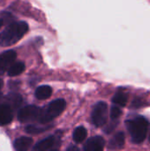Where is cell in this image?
<instances>
[{"instance_id":"cell-1","label":"cell","mask_w":150,"mask_h":151,"mask_svg":"<svg viewBox=\"0 0 150 151\" xmlns=\"http://www.w3.org/2000/svg\"><path fill=\"white\" fill-rule=\"evenodd\" d=\"M28 25L25 21H18L10 24L0 33V46L8 47L19 42L27 32Z\"/></svg>"},{"instance_id":"cell-2","label":"cell","mask_w":150,"mask_h":151,"mask_svg":"<svg viewBox=\"0 0 150 151\" xmlns=\"http://www.w3.org/2000/svg\"><path fill=\"white\" fill-rule=\"evenodd\" d=\"M127 129L131 134L132 141L134 143H141L148 134L149 122L143 117H136L126 122Z\"/></svg>"},{"instance_id":"cell-3","label":"cell","mask_w":150,"mask_h":151,"mask_svg":"<svg viewBox=\"0 0 150 151\" xmlns=\"http://www.w3.org/2000/svg\"><path fill=\"white\" fill-rule=\"evenodd\" d=\"M65 106L66 103L64 99H57L52 101L44 110H42L39 119V122L41 124H47L50 122L64 111Z\"/></svg>"},{"instance_id":"cell-4","label":"cell","mask_w":150,"mask_h":151,"mask_svg":"<svg viewBox=\"0 0 150 151\" xmlns=\"http://www.w3.org/2000/svg\"><path fill=\"white\" fill-rule=\"evenodd\" d=\"M42 110L34 105H27L23 107L18 113V119L22 123H28L34 121L36 119L39 120L40 116L42 114Z\"/></svg>"},{"instance_id":"cell-5","label":"cell","mask_w":150,"mask_h":151,"mask_svg":"<svg viewBox=\"0 0 150 151\" xmlns=\"http://www.w3.org/2000/svg\"><path fill=\"white\" fill-rule=\"evenodd\" d=\"M108 116V106L103 102L97 103L92 112V120L95 127H100L106 124Z\"/></svg>"},{"instance_id":"cell-6","label":"cell","mask_w":150,"mask_h":151,"mask_svg":"<svg viewBox=\"0 0 150 151\" xmlns=\"http://www.w3.org/2000/svg\"><path fill=\"white\" fill-rule=\"evenodd\" d=\"M16 57L17 54L14 50H7L0 54V73L13 64Z\"/></svg>"},{"instance_id":"cell-7","label":"cell","mask_w":150,"mask_h":151,"mask_svg":"<svg viewBox=\"0 0 150 151\" xmlns=\"http://www.w3.org/2000/svg\"><path fill=\"white\" fill-rule=\"evenodd\" d=\"M12 120V111L9 104H0V126L9 124Z\"/></svg>"},{"instance_id":"cell-8","label":"cell","mask_w":150,"mask_h":151,"mask_svg":"<svg viewBox=\"0 0 150 151\" xmlns=\"http://www.w3.org/2000/svg\"><path fill=\"white\" fill-rule=\"evenodd\" d=\"M56 139L54 136H50L41 142H39L34 148V151H48L54 147Z\"/></svg>"},{"instance_id":"cell-9","label":"cell","mask_w":150,"mask_h":151,"mask_svg":"<svg viewBox=\"0 0 150 151\" xmlns=\"http://www.w3.org/2000/svg\"><path fill=\"white\" fill-rule=\"evenodd\" d=\"M33 144V139L29 137H20L14 142V149L17 151H27Z\"/></svg>"},{"instance_id":"cell-10","label":"cell","mask_w":150,"mask_h":151,"mask_svg":"<svg viewBox=\"0 0 150 151\" xmlns=\"http://www.w3.org/2000/svg\"><path fill=\"white\" fill-rule=\"evenodd\" d=\"M125 134L122 132H119L118 134H116L114 135L113 138H111V140L109 142V149L111 150H119L121 148H123L124 144H125Z\"/></svg>"},{"instance_id":"cell-11","label":"cell","mask_w":150,"mask_h":151,"mask_svg":"<svg viewBox=\"0 0 150 151\" xmlns=\"http://www.w3.org/2000/svg\"><path fill=\"white\" fill-rule=\"evenodd\" d=\"M51 94H52V88L47 85L38 87L35 90V93H34L35 97L39 100L48 99L51 96Z\"/></svg>"},{"instance_id":"cell-12","label":"cell","mask_w":150,"mask_h":151,"mask_svg":"<svg viewBox=\"0 0 150 151\" xmlns=\"http://www.w3.org/2000/svg\"><path fill=\"white\" fill-rule=\"evenodd\" d=\"M25 64L23 62H16L13 63L7 71V73L9 76L11 77H14V76H18L20 73H22L25 70Z\"/></svg>"},{"instance_id":"cell-13","label":"cell","mask_w":150,"mask_h":151,"mask_svg":"<svg viewBox=\"0 0 150 151\" xmlns=\"http://www.w3.org/2000/svg\"><path fill=\"white\" fill-rule=\"evenodd\" d=\"M87 134H88V133H87V130L85 127H78L73 131V134H72L73 141L77 143H80L87 138Z\"/></svg>"},{"instance_id":"cell-14","label":"cell","mask_w":150,"mask_h":151,"mask_svg":"<svg viewBox=\"0 0 150 151\" xmlns=\"http://www.w3.org/2000/svg\"><path fill=\"white\" fill-rule=\"evenodd\" d=\"M112 102H113V104H115L118 106L124 107V106H126V104L127 103V95L121 91L118 92L112 98Z\"/></svg>"},{"instance_id":"cell-15","label":"cell","mask_w":150,"mask_h":151,"mask_svg":"<svg viewBox=\"0 0 150 151\" xmlns=\"http://www.w3.org/2000/svg\"><path fill=\"white\" fill-rule=\"evenodd\" d=\"M50 128V127H39L34 125H29L26 127V132L31 134H36L39 133H42L46 130Z\"/></svg>"},{"instance_id":"cell-16","label":"cell","mask_w":150,"mask_h":151,"mask_svg":"<svg viewBox=\"0 0 150 151\" xmlns=\"http://www.w3.org/2000/svg\"><path fill=\"white\" fill-rule=\"evenodd\" d=\"M94 139V150L93 151H103L104 147V140L100 136H95Z\"/></svg>"},{"instance_id":"cell-17","label":"cell","mask_w":150,"mask_h":151,"mask_svg":"<svg viewBox=\"0 0 150 151\" xmlns=\"http://www.w3.org/2000/svg\"><path fill=\"white\" fill-rule=\"evenodd\" d=\"M121 115V110L118 106H112L111 110V118L112 119H117Z\"/></svg>"},{"instance_id":"cell-18","label":"cell","mask_w":150,"mask_h":151,"mask_svg":"<svg viewBox=\"0 0 150 151\" xmlns=\"http://www.w3.org/2000/svg\"><path fill=\"white\" fill-rule=\"evenodd\" d=\"M94 150V139H88L84 146V151H93Z\"/></svg>"},{"instance_id":"cell-19","label":"cell","mask_w":150,"mask_h":151,"mask_svg":"<svg viewBox=\"0 0 150 151\" xmlns=\"http://www.w3.org/2000/svg\"><path fill=\"white\" fill-rule=\"evenodd\" d=\"M66 151H80V150H79V148L76 147V146L71 145V146H69V147L67 148Z\"/></svg>"},{"instance_id":"cell-20","label":"cell","mask_w":150,"mask_h":151,"mask_svg":"<svg viewBox=\"0 0 150 151\" xmlns=\"http://www.w3.org/2000/svg\"><path fill=\"white\" fill-rule=\"evenodd\" d=\"M3 85H4V82H3V81L0 79V90H1V88H2V87H3Z\"/></svg>"},{"instance_id":"cell-21","label":"cell","mask_w":150,"mask_h":151,"mask_svg":"<svg viewBox=\"0 0 150 151\" xmlns=\"http://www.w3.org/2000/svg\"><path fill=\"white\" fill-rule=\"evenodd\" d=\"M3 24H4V19H0V27L3 26Z\"/></svg>"},{"instance_id":"cell-22","label":"cell","mask_w":150,"mask_h":151,"mask_svg":"<svg viewBox=\"0 0 150 151\" xmlns=\"http://www.w3.org/2000/svg\"><path fill=\"white\" fill-rule=\"evenodd\" d=\"M149 142H150V134H149Z\"/></svg>"},{"instance_id":"cell-23","label":"cell","mask_w":150,"mask_h":151,"mask_svg":"<svg viewBox=\"0 0 150 151\" xmlns=\"http://www.w3.org/2000/svg\"><path fill=\"white\" fill-rule=\"evenodd\" d=\"M52 151H58V150H52Z\"/></svg>"}]
</instances>
